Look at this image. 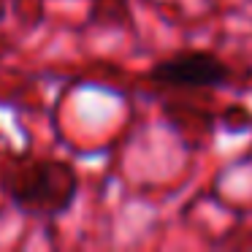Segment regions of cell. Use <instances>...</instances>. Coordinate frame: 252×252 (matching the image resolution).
Returning a JSON list of instances; mask_svg holds the SVG:
<instances>
[{
    "mask_svg": "<svg viewBox=\"0 0 252 252\" xmlns=\"http://www.w3.org/2000/svg\"><path fill=\"white\" fill-rule=\"evenodd\" d=\"M149 79L155 84H165V87L206 90L228 84L230 68L212 52H182V55H174L152 65Z\"/></svg>",
    "mask_w": 252,
    "mask_h": 252,
    "instance_id": "cell-2",
    "label": "cell"
},
{
    "mask_svg": "<svg viewBox=\"0 0 252 252\" xmlns=\"http://www.w3.org/2000/svg\"><path fill=\"white\" fill-rule=\"evenodd\" d=\"M8 198L30 214H63L76 198V171L60 160L17 163L3 179Z\"/></svg>",
    "mask_w": 252,
    "mask_h": 252,
    "instance_id": "cell-1",
    "label": "cell"
}]
</instances>
